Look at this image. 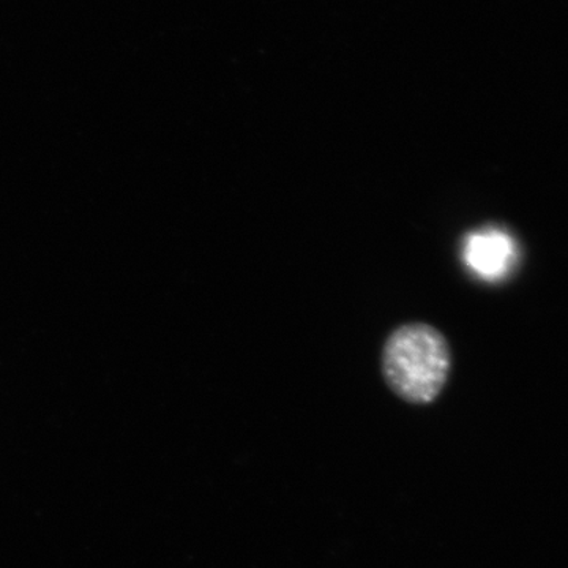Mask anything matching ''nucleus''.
I'll list each match as a JSON object with an SVG mask.
<instances>
[{
  "mask_svg": "<svg viewBox=\"0 0 568 568\" xmlns=\"http://www.w3.org/2000/svg\"><path fill=\"white\" fill-rule=\"evenodd\" d=\"M452 353L446 336L433 325L396 328L383 349V375L392 392L414 405L435 402L446 386Z\"/></svg>",
  "mask_w": 568,
  "mask_h": 568,
  "instance_id": "nucleus-1",
  "label": "nucleus"
},
{
  "mask_svg": "<svg viewBox=\"0 0 568 568\" xmlns=\"http://www.w3.org/2000/svg\"><path fill=\"white\" fill-rule=\"evenodd\" d=\"M463 256L478 278L500 282L518 264V245L503 227H484L467 235Z\"/></svg>",
  "mask_w": 568,
  "mask_h": 568,
  "instance_id": "nucleus-2",
  "label": "nucleus"
}]
</instances>
